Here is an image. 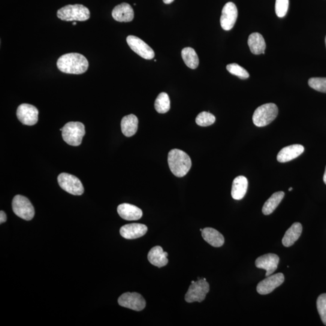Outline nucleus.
<instances>
[{"label": "nucleus", "instance_id": "obj_1", "mask_svg": "<svg viewBox=\"0 0 326 326\" xmlns=\"http://www.w3.org/2000/svg\"><path fill=\"white\" fill-rule=\"evenodd\" d=\"M89 66L86 57L77 53L63 54L57 61V68L67 74H83L87 71Z\"/></svg>", "mask_w": 326, "mask_h": 326}, {"label": "nucleus", "instance_id": "obj_2", "mask_svg": "<svg viewBox=\"0 0 326 326\" xmlns=\"http://www.w3.org/2000/svg\"><path fill=\"white\" fill-rule=\"evenodd\" d=\"M168 164L172 174L177 177H183L192 167L190 156L184 151L174 149L168 154Z\"/></svg>", "mask_w": 326, "mask_h": 326}, {"label": "nucleus", "instance_id": "obj_3", "mask_svg": "<svg viewBox=\"0 0 326 326\" xmlns=\"http://www.w3.org/2000/svg\"><path fill=\"white\" fill-rule=\"evenodd\" d=\"M60 131H62L63 140L68 144L74 146H79L86 134L84 124L78 122H68Z\"/></svg>", "mask_w": 326, "mask_h": 326}, {"label": "nucleus", "instance_id": "obj_4", "mask_svg": "<svg viewBox=\"0 0 326 326\" xmlns=\"http://www.w3.org/2000/svg\"><path fill=\"white\" fill-rule=\"evenodd\" d=\"M57 17L65 21H85L89 19L90 12L86 6L82 5H67L59 9Z\"/></svg>", "mask_w": 326, "mask_h": 326}, {"label": "nucleus", "instance_id": "obj_5", "mask_svg": "<svg viewBox=\"0 0 326 326\" xmlns=\"http://www.w3.org/2000/svg\"><path fill=\"white\" fill-rule=\"evenodd\" d=\"M279 110L274 104H266L256 109L253 116L254 124L258 127L269 125L276 119Z\"/></svg>", "mask_w": 326, "mask_h": 326}, {"label": "nucleus", "instance_id": "obj_6", "mask_svg": "<svg viewBox=\"0 0 326 326\" xmlns=\"http://www.w3.org/2000/svg\"><path fill=\"white\" fill-rule=\"evenodd\" d=\"M12 209L17 216L26 220H30L35 216V209L28 198L16 195L12 201Z\"/></svg>", "mask_w": 326, "mask_h": 326}, {"label": "nucleus", "instance_id": "obj_7", "mask_svg": "<svg viewBox=\"0 0 326 326\" xmlns=\"http://www.w3.org/2000/svg\"><path fill=\"white\" fill-rule=\"evenodd\" d=\"M210 291L209 284L205 279H199L191 284L185 296L187 303L203 301Z\"/></svg>", "mask_w": 326, "mask_h": 326}, {"label": "nucleus", "instance_id": "obj_8", "mask_svg": "<svg viewBox=\"0 0 326 326\" xmlns=\"http://www.w3.org/2000/svg\"><path fill=\"white\" fill-rule=\"evenodd\" d=\"M59 185L65 192L73 195H81L84 192L83 184L74 175L62 173L57 177Z\"/></svg>", "mask_w": 326, "mask_h": 326}, {"label": "nucleus", "instance_id": "obj_9", "mask_svg": "<svg viewBox=\"0 0 326 326\" xmlns=\"http://www.w3.org/2000/svg\"><path fill=\"white\" fill-rule=\"evenodd\" d=\"M126 41L129 47L138 55L147 60L154 58L155 53L152 48L137 36L129 35L127 37Z\"/></svg>", "mask_w": 326, "mask_h": 326}, {"label": "nucleus", "instance_id": "obj_10", "mask_svg": "<svg viewBox=\"0 0 326 326\" xmlns=\"http://www.w3.org/2000/svg\"><path fill=\"white\" fill-rule=\"evenodd\" d=\"M118 303L121 306L135 311H141L146 307V301L137 292L125 293L118 299Z\"/></svg>", "mask_w": 326, "mask_h": 326}, {"label": "nucleus", "instance_id": "obj_11", "mask_svg": "<svg viewBox=\"0 0 326 326\" xmlns=\"http://www.w3.org/2000/svg\"><path fill=\"white\" fill-rule=\"evenodd\" d=\"M39 111L34 106L23 104L18 107L17 116L23 125L33 126L38 121Z\"/></svg>", "mask_w": 326, "mask_h": 326}, {"label": "nucleus", "instance_id": "obj_12", "mask_svg": "<svg viewBox=\"0 0 326 326\" xmlns=\"http://www.w3.org/2000/svg\"><path fill=\"white\" fill-rule=\"evenodd\" d=\"M238 16V11L236 6L233 3L228 2L224 6L222 11L220 22L222 28L228 31L232 29Z\"/></svg>", "mask_w": 326, "mask_h": 326}, {"label": "nucleus", "instance_id": "obj_13", "mask_svg": "<svg viewBox=\"0 0 326 326\" xmlns=\"http://www.w3.org/2000/svg\"><path fill=\"white\" fill-rule=\"evenodd\" d=\"M285 281V276L282 273H277L267 277L263 280L257 286V291L261 295L270 294L275 289L280 286Z\"/></svg>", "mask_w": 326, "mask_h": 326}, {"label": "nucleus", "instance_id": "obj_14", "mask_svg": "<svg viewBox=\"0 0 326 326\" xmlns=\"http://www.w3.org/2000/svg\"><path fill=\"white\" fill-rule=\"evenodd\" d=\"M279 261V256L270 253L260 256L256 260L255 264L257 268L267 271L265 276L268 277L276 271Z\"/></svg>", "mask_w": 326, "mask_h": 326}, {"label": "nucleus", "instance_id": "obj_15", "mask_svg": "<svg viewBox=\"0 0 326 326\" xmlns=\"http://www.w3.org/2000/svg\"><path fill=\"white\" fill-rule=\"evenodd\" d=\"M147 231L146 225L141 223H130L124 225L120 229L121 235L127 239H135L143 236Z\"/></svg>", "mask_w": 326, "mask_h": 326}, {"label": "nucleus", "instance_id": "obj_16", "mask_svg": "<svg viewBox=\"0 0 326 326\" xmlns=\"http://www.w3.org/2000/svg\"><path fill=\"white\" fill-rule=\"evenodd\" d=\"M112 16L119 22H131L134 19V12L131 5L123 3L114 8Z\"/></svg>", "mask_w": 326, "mask_h": 326}, {"label": "nucleus", "instance_id": "obj_17", "mask_svg": "<svg viewBox=\"0 0 326 326\" xmlns=\"http://www.w3.org/2000/svg\"><path fill=\"white\" fill-rule=\"evenodd\" d=\"M304 147L301 144H292L283 147L278 153L277 159L280 162H286L297 158L303 153Z\"/></svg>", "mask_w": 326, "mask_h": 326}, {"label": "nucleus", "instance_id": "obj_18", "mask_svg": "<svg viewBox=\"0 0 326 326\" xmlns=\"http://www.w3.org/2000/svg\"><path fill=\"white\" fill-rule=\"evenodd\" d=\"M117 212L122 219L126 220H137L143 216V211L140 208L127 203L119 205Z\"/></svg>", "mask_w": 326, "mask_h": 326}, {"label": "nucleus", "instance_id": "obj_19", "mask_svg": "<svg viewBox=\"0 0 326 326\" xmlns=\"http://www.w3.org/2000/svg\"><path fill=\"white\" fill-rule=\"evenodd\" d=\"M168 253L165 252L161 247L156 246L150 250L147 259L151 264L161 268L168 264Z\"/></svg>", "mask_w": 326, "mask_h": 326}, {"label": "nucleus", "instance_id": "obj_20", "mask_svg": "<svg viewBox=\"0 0 326 326\" xmlns=\"http://www.w3.org/2000/svg\"><path fill=\"white\" fill-rule=\"evenodd\" d=\"M138 125V118L134 114L124 117L121 122L122 132L126 137H130L137 132Z\"/></svg>", "mask_w": 326, "mask_h": 326}, {"label": "nucleus", "instance_id": "obj_21", "mask_svg": "<svg viewBox=\"0 0 326 326\" xmlns=\"http://www.w3.org/2000/svg\"><path fill=\"white\" fill-rule=\"evenodd\" d=\"M201 232L202 237L211 246L220 247L224 243V237L216 229L207 227L202 229Z\"/></svg>", "mask_w": 326, "mask_h": 326}, {"label": "nucleus", "instance_id": "obj_22", "mask_svg": "<svg viewBox=\"0 0 326 326\" xmlns=\"http://www.w3.org/2000/svg\"><path fill=\"white\" fill-rule=\"evenodd\" d=\"M248 180L246 177L238 176L235 178L232 182L231 189V196L232 198L235 200H240L242 199L248 189Z\"/></svg>", "mask_w": 326, "mask_h": 326}, {"label": "nucleus", "instance_id": "obj_23", "mask_svg": "<svg viewBox=\"0 0 326 326\" xmlns=\"http://www.w3.org/2000/svg\"><path fill=\"white\" fill-rule=\"evenodd\" d=\"M303 227L300 223H293L291 227L286 231L282 239V243L286 247H289L294 244L300 237Z\"/></svg>", "mask_w": 326, "mask_h": 326}, {"label": "nucleus", "instance_id": "obj_24", "mask_svg": "<svg viewBox=\"0 0 326 326\" xmlns=\"http://www.w3.org/2000/svg\"><path fill=\"white\" fill-rule=\"evenodd\" d=\"M248 44L251 51L253 54H265L266 48L265 41L261 34L259 33H253L249 36Z\"/></svg>", "mask_w": 326, "mask_h": 326}, {"label": "nucleus", "instance_id": "obj_25", "mask_svg": "<svg viewBox=\"0 0 326 326\" xmlns=\"http://www.w3.org/2000/svg\"><path fill=\"white\" fill-rule=\"evenodd\" d=\"M285 196V193L283 192H277L273 193L270 198L268 199L262 208V212L265 215L273 213V211L276 209L282 199Z\"/></svg>", "mask_w": 326, "mask_h": 326}, {"label": "nucleus", "instance_id": "obj_26", "mask_svg": "<svg viewBox=\"0 0 326 326\" xmlns=\"http://www.w3.org/2000/svg\"><path fill=\"white\" fill-rule=\"evenodd\" d=\"M183 60L185 64L191 69H196L199 65V58L196 51L191 47L183 48L181 51Z\"/></svg>", "mask_w": 326, "mask_h": 326}, {"label": "nucleus", "instance_id": "obj_27", "mask_svg": "<svg viewBox=\"0 0 326 326\" xmlns=\"http://www.w3.org/2000/svg\"><path fill=\"white\" fill-rule=\"evenodd\" d=\"M155 108L160 114L167 113L171 108L170 99L167 93H161L157 97L155 102Z\"/></svg>", "mask_w": 326, "mask_h": 326}, {"label": "nucleus", "instance_id": "obj_28", "mask_svg": "<svg viewBox=\"0 0 326 326\" xmlns=\"http://www.w3.org/2000/svg\"><path fill=\"white\" fill-rule=\"evenodd\" d=\"M216 117L208 112H202L196 118V123L200 126H208L215 122Z\"/></svg>", "mask_w": 326, "mask_h": 326}, {"label": "nucleus", "instance_id": "obj_29", "mask_svg": "<svg viewBox=\"0 0 326 326\" xmlns=\"http://www.w3.org/2000/svg\"><path fill=\"white\" fill-rule=\"evenodd\" d=\"M226 69L230 72L231 74L234 75H237V77L241 78V79H246V78L250 77L249 72L246 69L241 67L237 63H230L226 66Z\"/></svg>", "mask_w": 326, "mask_h": 326}, {"label": "nucleus", "instance_id": "obj_30", "mask_svg": "<svg viewBox=\"0 0 326 326\" xmlns=\"http://www.w3.org/2000/svg\"><path fill=\"white\" fill-rule=\"evenodd\" d=\"M308 84L317 92L326 93V77L310 78Z\"/></svg>", "mask_w": 326, "mask_h": 326}, {"label": "nucleus", "instance_id": "obj_31", "mask_svg": "<svg viewBox=\"0 0 326 326\" xmlns=\"http://www.w3.org/2000/svg\"><path fill=\"white\" fill-rule=\"evenodd\" d=\"M316 306L321 321L326 325V294L319 296L317 299Z\"/></svg>", "mask_w": 326, "mask_h": 326}, {"label": "nucleus", "instance_id": "obj_32", "mask_svg": "<svg viewBox=\"0 0 326 326\" xmlns=\"http://www.w3.org/2000/svg\"><path fill=\"white\" fill-rule=\"evenodd\" d=\"M289 4V0H276L275 9L277 17L283 18L285 16L288 11Z\"/></svg>", "mask_w": 326, "mask_h": 326}, {"label": "nucleus", "instance_id": "obj_33", "mask_svg": "<svg viewBox=\"0 0 326 326\" xmlns=\"http://www.w3.org/2000/svg\"><path fill=\"white\" fill-rule=\"evenodd\" d=\"M7 220V216H6V213L3 211H1L0 212V223H4Z\"/></svg>", "mask_w": 326, "mask_h": 326}, {"label": "nucleus", "instance_id": "obj_34", "mask_svg": "<svg viewBox=\"0 0 326 326\" xmlns=\"http://www.w3.org/2000/svg\"><path fill=\"white\" fill-rule=\"evenodd\" d=\"M163 2L165 3V4H171L172 2H174V0H162Z\"/></svg>", "mask_w": 326, "mask_h": 326}, {"label": "nucleus", "instance_id": "obj_35", "mask_svg": "<svg viewBox=\"0 0 326 326\" xmlns=\"http://www.w3.org/2000/svg\"><path fill=\"white\" fill-rule=\"evenodd\" d=\"M323 181H324V183L326 184V167H325V170L324 174V177H323Z\"/></svg>", "mask_w": 326, "mask_h": 326}, {"label": "nucleus", "instance_id": "obj_36", "mask_svg": "<svg viewBox=\"0 0 326 326\" xmlns=\"http://www.w3.org/2000/svg\"><path fill=\"white\" fill-rule=\"evenodd\" d=\"M292 187H290V188L289 189V191H292Z\"/></svg>", "mask_w": 326, "mask_h": 326}, {"label": "nucleus", "instance_id": "obj_37", "mask_svg": "<svg viewBox=\"0 0 326 326\" xmlns=\"http://www.w3.org/2000/svg\"><path fill=\"white\" fill-rule=\"evenodd\" d=\"M76 24H77L76 22H74L73 23H72V25H76Z\"/></svg>", "mask_w": 326, "mask_h": 326}, {"label": "nucleus", "instance_id": "obj_38", "mask_svg": "<svg viewBox=\"0 0 326 326\" xmlns=\"http://www.w3.org/2000/svg\"><path fill=\"white\" fill-rule=\"evenodd\" d=\"M325 45H326V36H325Z\"/></svg>", "mask_w": 326, "mask_h": 326}]
</instances>
